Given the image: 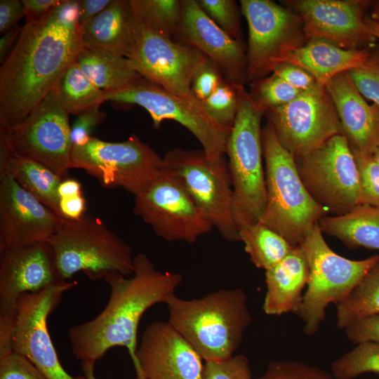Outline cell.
<instances>
[{
  "label": "cell",
  "instance_id": "1",
  "mask_svg": "<svg viewBox=\"0 0 379 379\" xmlns=\"http://www.w3.org/2000/svg\"><path fill=\"white\" fill-rule=\"evenodd\" d=\"M84 48L77 0L25 22L0 67V126L21 123Z\"/></svg>",
  "mask_w": 379,
  "mask_h": 379
},
{
  "label": "cell",
  "instance_id": "2",
  "mask_svg": "<svg viewBox=\"0 0 379 379\" xmlns=\"http://www.w3.org/2000/svg\"><path fill=\"white\" fill-rule=\"evenodd\" d=\"M103 279L110 288L108 302L94 319L70 328L68 337L74 356L95 364L109 349H127L136 373L145 379L137 358V333L141 317L153 305L166 303L182 281L178 273L156 269L145 253L134 256L133 274H107Z\"/></svg>",
  "mask_w": 379,
  "mask_h": 379
},
{
  "label": "cell",
  "instance_id": "3",
  "mask_svg": "<svg viewBox=\"0 0 379 379\" xmlns=\"http://www.w3.org/2000/svg\"><path fill=\"white\" fill-rule=\"evenodd\" d=\"M247 300L241 288L190 300L173 294L166 302L168 321L205 361L226 359L234 355L251 321Z\"/></svg>",
  "mask_w": 379,
  "mask_h": 379
},
{
  "label": "cell",
  "instance_id": "4",
  "mask_svg": "<svg viewBox=\"0 0 379 379\" xmlns=\"http://www.w3.org/2000/svg\"><path fill=\"white\" fill-rule=\"evenodd\" d=\"M261 141L266 204L260 222L292 246H300L328 212L310 196L295 158L280 144L269 123L262 128Z\"/></svg>",
  "mask_w": 379,
  "mask_h": 379
},
{
  "label": "cell",
  "instance_id": "5",
  "mask_svg": "<svg viewBox=\"0 0 379 379\" xmlns=\"http://www.w3.org/2000/svg\"><path fill=\"white\" fill-rule=\"evenodd\" d=\"M239 106L225 152L233 192V215L238 230L260 222L266 204L261 119L265 114L244 86L237 85Z\"/></svg>",
  "mask_w": 379,
  "mask_h": 379
},
{
  "label": "cell",
  "instance_id": "6",
  "mask_svg": "<svg viewBox=\"0 0 379 379\" xmlns=\"http://www.w3.org/2000/svg\"><path fill=\"white\" fill-rule=\"evenodd\" d=\"M47 243L62 281L79 272L93 281L113 272L127 277L133 274L131 246L100 219L87 213L76 220L63 218Z\"/></svg>",
  "mask_w": 379,
  "mask_h": 379
},
{
  "label": "cell",
  "instance_id": "7",
  "mask_svg": "<svg viewBox=\"0 0 379 379\" xmlns=\"http://www.w3.org/2000/svg\"><path fill=\"white\" fill-rule=\"evenodd\" d=\"M309 265L310 277L301 305L295 313L304 324V332L314 335L325 319L331 303L344 300L369 270L379 262V255L355 260L335 253L317 225L300 245Z\"/></svg>",
  "mask_w": 379,
  "mask_h": 379
},
{
  "label": "cell",
  "instance_id": "8",
  "mask_svg": "<svg viewBox=\"0 0 379 379\" xmlns=\"http://www.w3.org/2000/svg\"><path fill=\"white\" fill-rule=\"evenodd\" d=\"M164 166L181 183L204 218L227 241H239L233 215V192L225 154L211 159L203 149L175 148Z\"/></svg>",
  "mask_w": 379,
  "mask_h": 379
},
{
  "label": "cell",
  "instance_id": "9",
  "mask_svg": "<svg viewBox=\"0 0 379 379\" xmlns=\"http://www.w3.org/2000/svg\"><path fill=\"white\" fill-rule=\"evenodd\" d=\"M69 168L85 171L106 188L136 196L160 173L164 161L135 134L123 142L92 136L86 144L72 146Z\"/></svg>",
  "mask_w": 379,
  "mask_h": 379
},
{
  "label": "cell",
  "instance_id": "10",
  "mask_svg": "<svg viewBox=\"0 0 379 379\" xmlns=\"http://www.w3.org/2000/svg\"><path fill=\"white\" fill-rule=\"evenodd\" d=\"M295 160L306 190L328 213L344 215L364 204L357 162L343 134Z\"/></svg>",
  "mask_w": 379,
  "mask_h": 379
},
{
  "label": "cell",
  "instance_id": "11",
  "mask_svg": "<svg viewBox=\"0 0 379 379\" xmlns=\"http://www.w3.org/2000/svg\"><path fill=\"white\" fill-rule=\"evenodd\" d=\"M13 153L39 162L62 178L68 175L72 148L69 113L55 88L19 124L0 126Z\"/></svg>",
  "mask_w": 379,
  "mask_h": 379
},
{
  "label": "cell",
  "instance_id": "12",
  "mask_svg": "<svg viewBox=\"0 0 379 379\" xmlns=\"http://www.w3.org/2000/svg\"><path fill=\"white\" fill-rule=\"evenodd\" d=\"M268 123L280 144L295 159L343 134L334 103L324 84L316 82L292 101L267 109Z\"/></svg>",
  "mask_w": 379,
  "mask_h": 379
},
{
  "label": "cell",
  "instance_id": "13",
  "mask_svg": "<svg viewBox=\"0 0 379 379\" xmlns=\"http://www.w3.org/2000/svg\"><path fill=\"white\" fill-rule=\"evenodd\" d=\"M104 94L105 101L142 107L149 113L154 128H159L165 119L179 123L195 136L211 159L225 154L231 128L213 120L198 99L178 96L145 79L126 89Z\"/></svg>",
  "mask_w": 379,
  "mask_h": 379
},
{
  "label": "cell",
  "instance_id": "14",
  "mask_svg": "<svg viewBox=\"0 0 379 379\" xmlns=\"http://www.w3.org/2000/svg\"><path fill=\"white\" fill-rule=\"evenodd\" d=\"M133 213L168 241L195 243L213 227L180 181L164 166L156 178L135 196Z\"/></svg>",
  "mask_w": 379,
  "mask_h": 379
},
{
  "label": "cell",
  "instance_id": "15",
  "mask_svg": "<svg viewBox=\"0 0 379 379\" xmlns=\"http://www.w3.org/2000/svg\"><path fill=\"white\" fill-rule=\"evenodd\" d=\"M0 356L11 351L18 302L60 282L53 251L47 242L0 251Z\"/></svg>",
  "mask_w": 379,
  "mask_h": 379
},
{
  "label": "cell",
  "instance_id": "16",
  "mask_svg": "<svg viewBox=\"0 0 379 379\" xmlns=\"http://www.w3.org/2000/svg\"><path fill=\"white\" fill-rule=\"evenodd\" d=\"M76 285L75 281H61L40 291L23 293L18 302L11 350L28 359L47 379H86L69 375L62 366L47 325L63 294Z\"/></svg>",
  "mask_w": 379,
  "mask_h": 379
},
{
  "label": "cell",
  "instance_id": "17",
  "mask_svg": "<svg viewBox=\"0 0 379 379\" xmlns=\"http://www.w3.org/2000/svg\"><path fill=\"white\" fill-rule=\"evenodd\" d=\"M240 2L248 27L247 81H255L271 72L284 52L307 39L300 17L289 8L270 0Z\"/></svg>",
  "mask_w": 379,
  "mask_h": 379
},
{
  "label": "cell",
  "instance_id": "18",
  "mask_svg": "<svg viewBox=\"0 0 379 379\" xmlns=\"http://www.w3.org/2000/svg\"><path fill=\"white\" fill-rule=\"evenodd\" d=\"M128 59L145 79L178 96L197 99L192 80L208 59L197 48L140 25L137 45Z\"/></svg>",
  "mask_w": 379,
  "mask_h": 379
},
{
  "label": "cell",
  "instance_id": "19",
  "mask_svg": "<svg viewBox=\"0 0 379 379\" xmlns=\"http://www.w3.org/2000/svg\"><path fill=\"white\" fill-rule=\"evenodd\" d=\"M300 17L307 40L321 39L345 49H366L378 39L366 24L365 1L295 0L288 1Z\"/></svg>",
  "mask_w": 379,
  "mask_h": 379
},
{
  "label": "cell",
  "instance_id": "20",
  "mask_svg": "<svg viewBox=\"0 0 379 379\" xmlns=\"http://www.w3.org/2000/svg\"><path fill=\"white\" fill-rule=\"evenodd\" d=\"M63 218L10 175H0V251L47 242Z\"/></svg>",
  "mask_w": 379,
  "mask_h": 379
},
{
  "label": "cell",
  "instance_id": "21",
  "mask_svg": "<svg viewBox=\"0 0 379 379\" xmlns=\"http://www.w3.org/2000/svg\"><path fill=\"white\" fill-rule=\"evenodd\" d=\"M136 358L145 379H203V359L168 321L147 326Z\"/></svg>",
  "mask_w": 379,
  "mask_h": 379
},
{
  "label": "cell",
  "instance_id": "22",
  "mask_svg": "<svg viewBox=\"0 0 379 379\" xmlns=\"http://www.w3.org/2000/svg\"><path fill=\"white\" fill-rule=\"evenodd\" d=\"M174 40L203 53L234 85L247 81V58L241 41L231 37L203 11L197 0L182 1V17Z\"/></svg>",
  "mask_w": 379,
  "mask_h": 379
},
{
  "label": "cell",
  "instance_id": "23",
  "mask_svg": "<svg viewBox=\"0 0 379 379\" xmlns=\"http://www.w3.org/2000/svg\"><path fill=\"white\" fill-rule=\"evenodd\" d=\"M325 86L351 148L373 155L379 145V107L368 104L348 72L333 77Z\"/></svg>",
  "mask_w": 379,
  "mask_h": 379
},
{
  "label": "cell",
  "instance_id": "24",
  "mask_svg": "<svg viewBox=\"0 0 379 379\" xmlns=\"http://www.w3.org/2000/svg\"><path fill=\"white\" fill-rule=\"evenodd\" d=\"M375 58L366 49H345L324 40L312 39L284 52L273 67L280 63L298 66L325 85L338 74L368 65Z\"/></svg>",
  "mask_w": 379,
  "mask_h": 379
},
{
  "label": "cell",
  "instance_id": "25",
  "mask_svg": "<svg viewBox=\"0 0 379 379\" xmlns=\"http://www.w3.org/2000/svg\"><path fill=\"white\" fill-rule=\"evenodd\" d=\"M81 27L84 47L127 58L135 48L140 31L129 0H112L105 10Z\"/></svg>",
  "mask_w": 379,
  "mask_h": 379
},
{
  "label": "cell",
  "instance_id": "26",
  "mask_svg": "<svg viewBox=\"0 0 379 379\" xmlns=\"http://www.w3.org/2000/svg\"><path fill=\"white\" fill-rule=\"evenodd\" d=\"M310 268L301 246H295L279 263L265 271L266 293L262 310L267 315H281L299 309Z\"/></svg>",
  "mask_w": 379,
  "mask_h": 379
},
{
  "label": "cell",
  "instance_id": "27",
  "mask_svg": "<svg viewBox=\"0 0 379 379\" xmlns=\"http://www.w3.org/2000/svg\"><path fill=\"white\" fill-rule=\"evenodd\" d=\"M322 233L339 239L348 248L379 251V208L363 204L346 214L325 216L319 224Z\"/></svg>",
  "mask_w": 379,
  "mask_h": 379
},
{
  "label": "cell",
  "instance_id": "28",
  "mask_svg": "<svg viewBox=\"0 0 379 379\" xmlns=\"http://www.w3.org/2000/svg\"><path fill=\"white\" fill-rule=\"evenodd\" d=\"M75 62L105 92L124 90L145 79L133 69L127 58L100 49L84 47Z\"/></svg>",
  "mask_w": 379,
  "mask_h": 379
},
{
  "label": "cell",
  "instance_id": "29",
  "mask_svg": "<svg viewBox=\"0 0 379 379\" xmlns=\"http://www.w3.org/2000/svg\"><path fill=\"white\" fill-rule=\"evenodd\" d=\"M10 175L18 184L61 217L58 187L64 180L46 166L13 154L6 166L0 169V175Z\"/></svg>",
  "mask_w": 379,
  "mask_h": 379
},
{
  "label": "cell",
  "instance_id": "30",
  "mask_svg": "<svg viewBox=\"0 0 379 379\" xmlns=\"http://www.w3.org/2000/svg\"><path fill=\"white\" fill-rule=\"evenodd\" d=\"M239 234L251 262L265 271L282 260L294 247L260 222L240 228Z\"/></svg>",
  "mask_w": 379,
  "mask_h": 379
},
{
  "label": "cell",
  "instance_id": "31",
  "mask_svg": "<svg viewBox=\"0 0 379 379\" xmlns=\"http://www.w3.org/2000/svg\"><path fill=\"white\" fill-rule=\"evenodd\" d=\"M54 88L69 114L79 115L105 102L104 91L92 82L75 61L62 73Z\"/></svg>",
  "mask_w": 379,
  "mask_h": 379
},
{
  "label": "cell",
  "instance_id": "32",
  "mask_svg": "<svg viewBox=\"0 0 379 379\" xmlns=\"http://www.w3.org/2000/svg\"><path fill=\"white\" fill-rule=\"evenodd\" d=\"M379 314V262L344 300L336 305L337 326L344 329L352 321Z\"/></svg>",
  "mask_w": 379,
  "mask_h": 379
},
{
  "label": "cell",
  "instance_id": "33",
  "mask_svg": "<svg viewBox=\"0 0 379 379\" xmlns=\"http://www.w3.org/2000/svg\"><path fill=\"white\" fill-rule=\"evenodd\" d=\"M138 22L174 39L182 21V1L129 0Z\"/></svg>",
  "mask_w": 379,
  "mask_h": 379
},
{
  "label": "cell",
  "instance_id": "34",
  "mask_svg": "<svg viewBox=\"0 0 379 379\" xmlns=\"http://www.w3.org/2000/svg\"><path fill=\"white\" fill-rule=\"evenodd\" d=\"M366 373H379V343H359L331 366L335 379H354Z\"/></svg>",
  "mask_w": 379,
  "mask_h": 379
},
{
  "label": "cell",
  "instance_id": "35",
  "mask_svg": "<svg viewBox=\"0 0 379 379\" xmlns=\"http://www.w3.org/2000/svg\"><path fill=\"white\" fill-rule=\"evenodd\" d=\"M302 91L272 74L271 76L253 81L251 97L265 112L267 109L285 105L294 100Z\"/></svg>",
  "mask_w": 379,
  "mask_h": 379
},
{
  "label": "cell",
  "instance_id": "36",
  "mask_svg": "<svg viewBox=\"0 0 379 379\" xmlns=\"http://www.w3.org/2000/svg\"><path fill=\"white\" fill-rule=\"evenodd\" d=\"M201 102L213 120L224 127L232 128L239 106L237 85L224 79L215 91Z\"/></svg>",
  "mask_w": 379,
  "mask_h": 379
},
{
  "label": "cell",
  "instance_id": "37",
  "mask_svg": "<svg viewBox=\"0 0 379 379\" xmlns=\"http://www.w3.org/2000/svg\"><path fill=\"white\" fill-rule=\"evenodd\" d=\"M203 11L222 29L233 39L241 41V30L239 10L233 0H198Z\"/></svg>",
  "mask_w": 379,
  "mask_h": 379
},
{
  "label": "cell",
  "instance_id": "38",
  "mask_svg": "<svg viewBox=\"0 0 379 379\" xmlns=\"http://www.w3.org/2000/svg\"><path fill=\"white\" fill-rule=\"evenodd\" d=\"M257 379H335L328 373L302 361L278 360L271 361L265 372Z\"/></svg>",
  "mask_w": 379,
  "mask_h": 379
},
{
  "label": "cell",
  "instance_id": "39",
  "mask_svg": "<svg viewBox=\"0 0 379 379\" xmlns=\"http://www.w3.org/2000/svg\"><path fill=\"white\" fill-rule=\"evenodd\" d=\"M351 149L359 173L364 203L379 208V164L373 155Z\"/></svg>",
  "mask_w": 379,
  "mask_h": 379
},
{
  "label": "cell",
  "instance_id": "40",
  "mask_svg": "<svg viewBox=\"0 0 379 379\" xmlns=\"http://www.w3.org/2000/svg\"><path fill=\"white\" fill-rule=\"evenodd\" d=\"M203 379H252L249 362L244 355L218 361H206Z\"/></svg>",
  "mask_w": 379,
  "mask_h": 379
},
{
  "label": "cell",
  "instance_id": "41",
  "mask_svg": "<svg viewBox=\"0 0 379 379\" xmlns=\"http://www.w3.org/2000/svg\"><path fill=\"white\" fill-rule=\"evenodd\" d=\"M0 379H47L26 357L13 350L0 356Z\"/></svg>",
  "mask_w": 379,
  "mask_h": 379
},
{
  "label": "cell",
  "instance_id": "42",
  "mask_svg": "<svg viewBox=\"0 0 379 379\" xmlns=\"http://www.w3.org/2000/svg\"><path fill=\"white\" fill-rule=\"evenodd\" d=\"M348 73L361 95L379 107V59L375 57L368 65Z\"/></svg>",
  "mask_w": 379,
  "mask_h": 379
},
{
  "label": "cell",
  "instance_id": "43",
  "mask_svg": "<svg viewBox=\"0 0 379 379\" xmlns=\"http://www.w3.org/2000/svg\"><path fill=\"white\" fill-rule=\"evenodd\" d=\"M100 105H95L77 115L71 127L72 146L83 145L92 137L91 133L106 117L107 114L100 110Z\"/></svg>",
  "mask_w": 379,
  "mask_h": 379
},
{
  "label": "cell",
  "instance_id": "44",
  "mask_svg": "<svg viewBox=\"0 0 379 379\" xmlns=\"http://www.w3.org/2000/svg\"><path fill=\"white\" fill-rule=\"evenodd\" d=\"M223 79L220 70L208 58L192 80V91L194 96L201 102L215 91Z\"/></svg>",
  "mask_w": 379,
  "mask_h": 379
},
{
  "label": "cell",
  "instance_id": "45",
  "mask_svg": "<svg viewBox=\"0 0 379 379\" xmlns=\"http://www.w3.org/2000/svg\"><path fill=\"white\" fill-rule=\"evenodd\" d=\"M344 331L353 344L368 341L379 343V314L358 318L350 323Z\"/></svg>",
  "mask_w": 379,
  "mask_h": 379
},
{
  "label": "cell",
  "instance_id": "46",
  "mask_svg": "<svg viewBox=\"0 0 379 379\" xmlns=\"http://www.w3.org/2000/svg\"><path fill=\"white\" fill-rule=\"evenodd\" d=\"M271 72L301 91L309 89L317 82L307 72L289 63L277 64L272 68Z\"/></svg>",
  "mask_w": 379,
  "mask_h": 379
},
{
  "label": "cell",
  "instance_id": "47",
  "mask_svg": "<svg viewBox=\"0 0 379 379\" xmlns=\"http://www.w3.org/2000/svg\"><path fill=\"white\" fill-rule=\"evenodd\" d=\"M23 17H25V13L22 1H0V33L1 34L18 26L19 20Z\"/></svg>",
  "mask_w": 379,
  "mask_h": 379
},
{
  "label": "cell",
  "instance_id": "48",
  "mask_svg": "<svg viewBox=\"0 0 379 379\" xmlns=\"http://www.w3.org/2000/svg\"><path fill=\"white\" fill-rule=\"evenodd\" d=\"M63 0H22L24 6L25 22L41 19Z\"/></svg>",
  "mask_w": 379,
  "mask_h": 379
},
{
  "label": "cell",
  "instance_id": "49",
  "mask_svg": "<svg viewBox=\"0 0 379 379\" xmlns=\"http://www.w3.org/2000/svg\"><path fill=\"white\" fill-rule=\"evenodd\" d=\"M60 212L62 218L76 220L86 213V199L82 194L60 199Z\"/></svg>",
  "mask_w": 379,
  "mask_h": 379
},
{
  "label": "cell",
  "instance_id": "50",
  "mask_svg": "<svg viewBox=\"0 0 379 379\" xmlns=\"http://www.w3.org/2000/svg\"><path fill=\"white\" fill-rule=\"evenodd\" d=\"M112 0H77L79 22L81 26L105 10Z\"/></svg>",
  "mask_w": 379,
  "mask_h": 379
},
{
  "label": "cell",
  "instance_id": "51",
  "mask_svg": "<svg viewBox=\"0 0 379 379\" xmlns=\"http://www.w3.org/2000/svg\"><path fill=\"white\" fill-rule=\"evenodd\" d=\"M58 192L60 199L82 194L81 184L75 179L65 178L60 184Z\"/></svg>",
  "mask_w": 379,
  "mask_h": 379
},
{
  "label": "cell",
  "instance_id": "52",
  "mask_svg": "<svg viewBox=\"0 0 379 379\" xmlns=\"http://www.w3.org/2000/svg\"><path fill=\"white\" fill-rule=\"evenodd\" d=\"M22 27L18 25L13 29L9 30L2 35L0 38V60L4 61V58L13 43V41L18 39Z\"/></svg>",
  "mask_w": 379,
  "mask_h": 379
},
{
  "label": "cell",
  "instance_id": "53",
  "mask_svg": "<svg viewBox=\"0 0 379 379\" xmlns=\"http://www.w3.org/2000/svg\"><path fill=\"white\" fill-rule=\"evenodd\" d=\"M82 370L86 379H96L94 374V365L91 362L81 363Z\"/></svg>",
  "mask_w": 379,
  "mask_h": 379
},
{
  "label": "cell",
  "instance_id": "54",
  "mask_svg": "<svg viewBox=\"0 0 379 379\" xmlns=\"http://www.w3.org/2000/svg\"><path fill=\"white\" fill-rule=\"evenodd\" d=\"M366 21L371 32L379 41V24L375 22L374 20H371V18H366Z\"/></svg>",
  "mask_w": 379,
  "mask_h": 379
},
{
  "label": "cell",
  "instance_id": "55",
  "mask_svg": "<svg viewBox=\"0 0 379 379\" xmlns=\"http://www.w3.org/2000/svg\"><path fill=\"white\" fill-rule=\"evenodd\" d=\"M371 19L379 24V1L375 4L371 12Z\"/></svg>",
  "mask_w": 379,
  "mask_h": 379
},
{
  "label": "cell",
  "instance_id": "56",
  "mask_svg": "<svg viewBox=\"0 0 379 379\" xmlns=\"http://www.w3.org/2000/svg\"><path fill=\"white\" fill-rule=\"evenodd\" d=\"M373 157L375 161L379 164V145L373 154Z\"/></svg>",
  "mask_w": 379,
  "mask_h": 379
}]
</instances>
